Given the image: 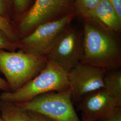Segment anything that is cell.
Masks as SVG:
<instances>
[{
  "label": "cell",
  "instance_id": "obj_1",
  "mask_svg": "<svg viewBox=\"0 0 121 121\" xmlns=\"http://www.w3.org/2000/svg\"><path fill=\"white\" fill-rule=\"evenodd\" d=\"M82 30L80 62L106 72L121 66V47L117 33L95 18L86 19Z\"/></svg>",
  "mask_w": 121,
  "mask_h": 121
},
{
  "label": "cell",
  "instance_id": "obj_2",
  "mask_svg": "<svg viewBox=\"0 0 121 121\" xmlns=\"http://www.w3.org/2000/svg\"><path fill=\"white\" fill-rule=\"evenodd\" d=\"M68 88L67 71L47 59L45 67L35 77L16 91H2L0 100L21 104L44 93Z\"/></svg>",
  "mask_w": 121,
  "mask_h": 121
},
{
  "label": "cell",
  "instance_id": "obj_3",
  "mask_svg": "<svg viewBox=\"0 0 121 121\" xmlns=\"http://www.w3.org/2000/svg\"><path fill=\"white\" fill-rule=\"evenodd\" d=\"M45 56L24 52L0 50V72L4 75L10 91L19 89L35 77L45 67Z\"/></svg>",
  "mask_w": 121,
  "mask_h": 121
},
{
  "label": "cell",
  "instance_id": "obj_4",
  "mask_svg": "<svg viewBox=\"0 0 121 121\" xmlns=\"http://www.w3.org/2000/svg\"><path fill=\"white\" fill-rule=\"evenodd\" d=\"M27 111L37 112L55 121H82L73 107L69 88L38 95L17 104Z\"/></svg>",
  "mask_w": 121,
  "mask_h": 121
},
{
  "label": "cell",
  "instance_id": "obj_5",
  "mask_svg": "<svg viewBox=\"0 0 121 121\" xmlns=\"http://www.w3.org/2000/svg\"><path fill=\"white\" fill-rule=\"evenodd\" d=\"M74 0H35L20 22L17 31L19 39L42 24L74 13Z\"/></svg>",
  "mask_w": 121,
  "mask_h": 121
},
{
  "label": "cell",
  "instance_id": "obj_6",
  "mask_svg": "<svg viewBox=\"0 0 121 121\" xmlns=\"http://www.w3.org/2000/svg\"><path fill=\"white\" fill-rule=\"evenodd\" d=\"M74 15V13H72L38 26L30 34L19 40L18 49L46 56L59 35L69 26Z\"/></svg>",
  "mask_w": 121,
  "mask_h": 121
},
{
  "label": "cell",
  "instance_id": "obj_7",
  "mask_svg": "<svg viewBox=\"0 0 121 121\" xmlns=\"http://www.w3.org/2000/svg\"><path fill=\"white\" fill-rule=\"evenodd\" d=\"M82 43V31L68 26L57 37L46 57L68 72L81 62Z\"/></svg>",
  "mask_w": 121,
  "mask_h": 121
},
{
  "label": "cell",
  "instance_id": "obj_8",
  "mask_svg": "<svg viewBox=\"0 0 121 121\" xmlns=\"http://www.w3.org/2000/svg\"><path fill=\"white\" fill-rule=\"evenodd\" d=\"M105 72L95 67L80 62L67 72L72 99L78 102L92 91L103 88Z\"/></svg>",
  "mask_w": 121,
  "mask_h": 121
},
{
  "label": "cell",
  "instance_id": "obj_9",
  "mask_svg": "<svg viewBox=\"0 0 121 121\" xmlns=\"http://www.w3.org/2000/svg\"><path fill=\"white\" fill-rule=\"evenodd\" d=\"M78 102L82 114L91 121L97 120L118 106L103 88L87 94Z\"/></svg>",
  "mask_w": 121,
  "mask_h": 121
},
{
  "label": "cell",
  "instance_id": "obj_10",
  "mask_svg": "<svg viewBox=\"0 0 121 121\" xmlns=\"http://www.w3.org/2000/svg\"><path fill=\"white\" fill-rule=\"evenodd\" d=\"M90 18L98 20L117 34L121 32V20L108 0H101L92 13Z\"/></svg>",
  "mask_w": 121,
  "mask_h": 121
},
{
  "label": "cell",
  "instance_id": "obj_11",
  "mask_svg": "<svg viewBox=\"0 0 121 121\" xmlns=\"http://www.w3.org/2000/svg\"><path fill=\"white\" fill-rule=\"evenodd\" d=\"M103 88L118 106H121V69H114L105 73Z\"/></svg>",
  "mask_w": 121,
  "mask_h": 121
},
{
  "label": "cell",
  "instance_id": "obj_12",
  "mask_svg": "<svg viewBox=\"0 0 121 121\" xmlns=\"http://www.w3.org/2000/svg\"><path fill=\"white\" fill-rule=\"evenodd\" d=\"M0 113L4 121H29L28 112L17 104L0 100Z\"/></svg>",
  "mask_w": 121,
  "mask_h": 121
},
{
  "label": "cell",
  "instance_id": "obj_13",
  "mask_svg": "<svg viewBox=\"0 0 121 121\" xmlns=\"http://www.w3.org/2000/svg\"><path fill=\"white\" fill-rule=\"evenodd\" d=\"M101 0H74V13L86 19L91 15Z\"/></svg>",
  "mask_w": 121,
  "mask_h": 121
},
{
  "label": "cell",
  "instance_id": "obj_14",
  "mask_svg": "<svg viewBox=\"0 0 121 121\" xmlns=\"http://www.w3.org/2000/svg\"><path fill=\"white\" fill-rule=\"evenodd\" d=\"M0 30H2L9 39L14 42L17 43L19 40L17 31L8 19L0 15Z\"/></svg>",
  "mask_w": 121,
  "mask_h": 121
},
{
  "label": "cell",
  "instance_id": "obj_15",
  "mask_svg": "<svg viewBox=\"0 0 121 121\" xmlns=\"http://www.w3.org/2000/svg\"><path fill=\"white\" fill-rule=\"evenodd\" d=\"M17 49V43L12 41L0 30V50L14 51Z\"/></svg>",
  "mask_w": 121,
  "mask_h": 121
},
{
  "label": "cell",
  "instance_id": "obj_16",
  "mask_svg": "<svg viewBox=\"0 0 121 121\" xmlns=\"http://www.w3.org/2000/svg\"><path fill=\"white\" fill-rule=\"evenodd\" d=\"M95 121H121V106H117L112 111Z\"/></svg>",
  "mask_w": 121,
  "mask_h": 121
},
{
  "label": "cell",
  "instance_id": "obj_17",
  "mask_svg": "<svg viewBox=\"0 0 121 121\" xmlns=\"http://www.w3.org/2000/svg\"><path fill=\"white\" fill-rule=\"evenodd\" d=\"M30 0H12L15 8L19 13L23 12L27 8Z\"/></svg>",
  "mask_w": 121,
  "mask_h": 121
},
{
  "label": "cell",
  "instance_id": "obj_18",
  "mask_svg": "<svg viewBox=\"0 0 121 121\" xmlns=\"http://www.w3.org/2000/svg\"><path fill=\"white\" fill-rule=\"evenodd\" d=\"M27 112L29 117V121H55L39 113L31 111Z\"/></svg>",
  "mask_w": 121,
  "mask_h": 121
},
{
  "label": "cell",
  "instance_id": "obj_19",
  "mask_svg": "<svg viewBox=\"0 0 121 121\" xmlns=\"http://www.w3.org/2000/svg\"><path fill=\"white\" fill-rule=\"evenodd\" d=\"M10 3V0H0V15L7 19Z\"/></svg>",
  "mask_w": 121,
  "mask_h": 121
},
{
  "label": "cell",
  "instance_id": "obj_20",
  "mask_svg": "<svg viewBox=\"0 0 121 121\" xmlns=\"http://www.w3.org/2000/svg\"><path fill=\"white\" fill-rule=\"evenodd\" d=\"M112 5L117 15L121 20V0H108Z\"/></svg>",
  "mask_w": 121,
  "mask_h": 121
},
{
  "label": "cell",
  "instance_id": "obj_21",
  "mask_svg": "<svg viewBox=\"0 0 121 121\" xmlns=\"http://www.w3.org/2000/svg\"><path fill=\"white\" fill-rule=\"evenodd\" d=\"M0 90L2 91H9L10 88L8 83L3 78L0 76Z\"/></svg>",
  "mask_w": 121,
  "mask_h": 121
},
{
  "label": "cell",
  "instance_id": "obj_22",
  "mask_svg": "<svg viewBox=\"0 0 121 121\" xmlns=\"http://www.w3.org/2000/svg\"><path fill=\"white\" fill-rule=\"evenodd\" d=\"M82 121H91L87 117H86V116H85L84 115H83V114H82Z\"/></svg>",
  "mask_w": 121,
  "mask_h": 121
},
{
  "label": "cell",
  "instance_id": "obj_23",
  "mask_svg": "<svg viewBox=\"0 0 121 121\" xmlns=\"http://www.w3.org/2000/svg\"><path fill=\"white\" fill-rule=\"evenodd\" d=\"M0 121H4L3 119V118H2V117L1 116L0 113Z\"/></svg>",
  "mask_w": 121,
  "mask_h": 121
}]
</instances>
